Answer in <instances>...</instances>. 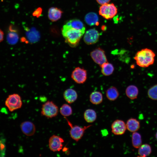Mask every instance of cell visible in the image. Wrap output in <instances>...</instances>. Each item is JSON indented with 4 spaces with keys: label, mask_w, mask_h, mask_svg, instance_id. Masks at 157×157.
I'll return each instance as SVG.
<instances>
[{
    "label": "cell",
    "mask_w": 157,
    "mask_h": 157,
    "mask_svg": "<svg viewBox=\"0 0 157 157\" xmlns=\"http://www.w3.org/2000/svg\"><path fill=\"white\" fill-rule=\"evenodd\" d=\"M62 33L66 42L72 47H75L78 45L84 33L81 31L66 24L63 27Z\"/></svg>",
    "instance_id": "1"
},
{
    "label": "cell",
    "mask_w": 157,
    "mask_h": 157,
    "mask_svg": "<svg viewBox=\"0 0 157 157\" xmlns=\"http://www.w3.org/2000/svg\"><path fill=\"white\" fill-rule=\"evenodd\" d=\"M156 54L152 50L143 49L138 51L134 57L137 65L142 67H147L153 64Z\"/></svg>",
    "instance_id": "2"
},
{
    "label": "cell",
    "mask_w": 157,
    "mask_h": 157,
    "mask_svg": "<svg viewBox=\"0 0 157 157\" xmlns=\"http://www.w3.org/2000/svg\"><path fill=\"white\" fill-rule=\"evenodd\" d=\"M22 103L21 97L14 93L9 95L5 101V105L10 112L20 108Z\"/></svg>",
    "instance_id": "3"
},
{
    "label": "cell",
    "mask_w": 157,
    "mask_h": 157,
    "mask_svg": "<svg viewBox=\"0 0 157 157\" xmlns=\"http://www.w3.org/2000/svg\"><path fill=\"white\" fill-rule=\"evenodd\" d=\"M58 112V108L53 101H48L42 106L41 114L47 117L51 118L56 116Z\"/></svg>",
    "instance_id": "4"
},
{
    "label": "cell",
    "mask_w": 157,
    "mask_h": 157,
    "mask_svg": "<svg viewBox=\"0 0 157 157\" xmlns=\"http://www.w3.org/2000/svg\"><path fill=\"white\" fill-rule=\"evenodd\" d=\"M66 119L71 128L69 131L70 136L76 142L82 138L85 130L92 126V125H90L81 127L77 125L73 126L68 119L66 118Z\"/></svg>",
    "instance_id": "5"
},
{
    "label": "cell",
    "mask_w": 157,
    "mask_h": 157,
    "mask_svg": "<svg viewBox=\"0 0 157 157\" xmlns=\"http://www.w3.org/2000/svg\"><path fill=\"white\" fill-rule=\"evenodd\" d=\"M99 15L106 19L113 18L117 13V9L113 3L101 5L99 8Z\"/></svg>",
    "instance_id": "6"
},
{
    "label": "cell",
    "mask_w": 157,
    "mask_h": 157,
    "mask_svg": "<svg viewBox=\"0 0 157 157\" xmlns=\"http://www.w3.org/2000/svg\"><path fill=\"white\" fill-rule=\"evenodd\" d=\"M90 56L94 61L100 66L108 62L105 51L100 48H97L92 51L90 53Z\"/></svg>",
    "instance_id": "7"
},
{
    "label": "cell",
    "mask_w": 157,
    "mask_h": 157,
    "mask_svg": "<svg viewBox=\"0 0 157 157\" xmlns=\"http://www.w3.org/2000/svg\"><path fill=\"white\" fill-rule=\"evenodd\" d=\"M87 72L85 69L77 67L72 71L71 78L76 83L83 84L84 83L87 79Z\"/></svg>",
    "instance_id": "8"
},
{
    "label": "cell",
    "mask_w": 157,
    "mask_h": 157,
    "mask_svg": "<svg viewBox=\"0 0 157 157\" xmlns=\"http://www.w3.org/2000/svg\"><path fill=\"white\" fill-rule=\"evenodd\" d=\"M64 142L63 138L58 135H53L49 139V148L53 152L60 151L62 148Z\"/></svg>",
    "instance_id": "9"
},
{
    "label": "cell",
    "mask_w": 157,
    "mask_h": 157,
    "mask_svg": "<svg viewBox=\"0 0 157 157\" xmlns=\"http://www.w3.org/2000/svg\"><path fill=\"white\" fill-rule=\"evenodd\" d=\"M99 36V34L97 30L95 29H91L85 32L83 37V40L87 44H92L97 42Z\"/></svg>",
    "instance_id": "10"
},
{
    "label": "cell",
    "mask_w": 157,
    "mask_h": 157,
    "mask_svg": "<svg viewBox=\"0 0 157 157\" xmlns=\"http://www.w3.org/2000/svg\"><path fill=\"white\" fill-rule=\"evenodd\" d=\"M112 132L116 135L123 134L126 131V124L124 121L117 119L112 123L111 126Z\"/></svg>",
    "instance_id": "11"
},
{
    "label": "cell",
    "mask_w": 157,
    "mask_h": 157,
    "mask_svg": "<svg viewBox=\"0 0 157 157\" xmlns=\"http://www.w3.org/2000/svg\"><path fill=\"white\" fill-rule=\"evenodd\" d=\"M20 127L22 133L28 136L33 135L36 131L35 125L30 121H26L22 122L20 124Z\"/></svg>",
    "instance_id": "12"
},
{
    "label": "cell",
    "mask_w": 157,
    "mask_h": 157,
    "mask_svg": "<svg viewBox=\"0 0 157 157\" xmlns=\"http://www.w3.org/2000/svg\"><path fill=\"white\" fill-rule=\"evenodd\" d=\"M63 97L65 100L69 104L74 102L77 99V94L74 90L69 88L66 90L63 93Z\"/></svg>",
    "instance_id": "13"
},
{
    "label": "cell",
    "mask_w": 157,
    "mask_h": 157,
    "mask_svg": "<svg viewBox=\"0 0 157 157\" xmlns=\"http://www.w3.org/2000/svg\"><path fill=\"white\" fill-rule=\"evenodd\" d=\"M63 12L60 9L56 7H51L48 12V17L52 22L56 21L61 17Z\"/></svg>",
    "instance_id": "14"
},
{
    "label": "cell",
    "mask_w": 157,
    "mask_h": 157,
    "mask_svg": "<svg viewBox=\"0 0 157 157\" xmlns=\"http://www.w3.org/2000/svg\"><path fill=\"white\" fill-rule=\"evenodd\" d=\"M126 125L127 130L132 133L138 131L140 127L139 122L134 118L129 119L126 122Z\"/></svg>",
    "instance_id": "15"
},
{
    "label": "cell",
    "mask_w": 157,
    "mask_h": 157,
    "mask_svg": "<svg viewBox=\"0 0 157 157\" xmlns=\"http://www.w3.org/2000/svg\"><path fill=\"white\" fill-rule=\"evenodd\" d=\"M125 93L126 96L130 99L133 100L136 99L139 93V90L137 86L130 85L126 88Z\"/></svg>",
    "instance_id": "16"
},
{
    "label": "cell",
    "mask_w": 157,
    "mask_h": 157,
    "mask_svg": "<svg viewBox=\"0 0 157 157\" xmlns=\"http://www.w3.org/2000/svg\"><path fill=\"white\" fill-rule=\"evenodd\" d=\"M10 31L7 36V40L9 44H14L17 43L19 39V36L15 30L13 29L10 26Z\"/></svg>",
    "instance_id": "17"
},
{
    "label": "cell",
    "mask_w": 157,
    "mask_h": 157,
    "mask_svg": "<svg viewBox=\"0 0 157 157\" xmlns=\"http://www.w3.org/2000/svg\"><path fill=\"white\" fill-rule=\"evenodd\" d=\"M119 95V92L117 88L114 86H111L106 90V95L107 99L111 101L116 100Z\"/></svg>",
    "instance_id": "18"
},
{
    "label": "cell",
    "mask_w": 157,
    "mask_h": 157,
    "mask_svg": "<svg viewBox=\"0 0 157 157\" xmlns=\"http://www.w3.org/2000/svg\"><path fill=\"white\" fill-rule=\"evenodd\" d=\"M103 97L102 93L100 92L95 91L91 93L90 96V100L92 104L98 105L103 101Z\"/></svg>",
    "instance_id": "19"
},
{
    "label": "cell",
    "mask_w": 157,
    "mask_h": 157,
    "mask_svg": "<svg viewBox=\"0 0 157 157\" xmlns=\"http://www.w3.org/2000/svg\"><path fill=\"white\" fill-rule=\"evenodd\" d=\"M85 20L86 23L90 26L98 24L99 18L97 14L93 12L88 13L85 16Z\"/></svg>",
    "instance_id": "20"
},
{
    "label": "cell",
    "mask_w": 157,
    "mask_h": 157,
    "mask_svg": "<svg viewBox=\"0 0 157 157\" xmlns=\"http://www.w3.org/2000/svg\"><path fill=\"white\" fill-rule=\"evenodd\" d=\"M66 24L85 33V28L83 23L79 20L73 19L70 20Z\"/></svg>",
    "instance_id": "21"
},
{
    "label": "cell",
    "mask_w": 157,
    "mask_h": 157,
    "mask_svg": "<svg viewBox=\"0 0 157 157\" xmlns=\"http://www.w3.org/2000/svg\"><path fill=\"white\" fill-rule=\"evenodd\" d=\"M83 116L85 120L89 123L94 122L97 117L96 113L95 110L91 109L86 110L84 113Z\"/></svg>",
    "instance_id": "22"
},
{
    "label": "cell",
    "mask_w": 157,
    "mask_h": 157,
    "mask_svg": "<svg viewBox=\"0 0 157 157\" xmlns=\"http://www.w3.org/2000/svg\"><path fill=\"white\" fill-rule=\"evenodd\" d=\"M100 67L101 68V72L105 76H109L113 73L114 68L113 65L108 62L102 65Z\"/></svg>",
    "instance_id": "23"
},
{
    "label": "cell",
    "mask_w": 157,
    "mask_h": 157,
    "mask_svg": "<svg viewBox=\"0 0 157 157\" xmlns=\"http://www.w3.org/2000/svg\"><path fill=\"white\" fill-rule=\"evenodd\" d=\"M151 148L150 145L147 144H142L138 148V154L140 156L145 157L149 156L151 153Z\"/></svg>",
    "instance_id": "24"
},
{
    "label": "cell",
    "mask_w": 157,
    "mask_h": 157,
    "mask_svg": "<svg viewBox=\"0 0 157 157\" xmlns=\"http://www.w3.org/2000/svg\"><path fill=\"white\" fill-rule=\"evenodd\" d=\"M132 143L133 147L138 149L142 144V140L141 135L138 133L133 132L132 135Z\"/></svg>",
    "instance_id": "25"
},
{
    "label": "cell",
    "mask_w": 157,
    "mask_h": 157,
    "mask_svg": "<svg viewBox=\"0 0 157 157\" xmlns=\"http://www.w3.org/2000/svg\"><path fill=\"white\" fill-rule=\"evenodd\" d=\"M60 112L62 115L64 117H67L71 115L72 113L71 107L69 105L63 104L60 108Z\"/></svg>",
    "instance_id": "26"
},
{
    "label": "cell",
    "mask_w": 157,
    "mask_h": 157,
    "mask_svg": "<svg viewBox=\"0 0 157 157\" xmlns=\"http://www.w3.org/2000/svg\"><path fill=\"white\" fill-rule=\"evenodd\" d=\"M147 95L150 99L157 100V84L153 85L148 89Z\"/></svg>",
    "instance_id": "27"
},
{
    "label": "cell",
    "mask_w": 157,
    "mask_h": 157,
    "mask_svg": "<svg viewBox=\"0 0 157 157\" xmlns=\"http://www.w3.org/2000/svg\"><path fill=\"white\" fill-rule=\"evenodd\" d=\"M27 31V35L28 39L31 40V41H33V40H34V38H35L36 40L37 39L36 38L38 39L39 37L38 33L35 29H32Z\"/></svg>",
    "instance_id": "28"
},
{
    "label": "cell",
    "mask_w": 157,
    "mask_h": 157,
    "mask_svg": "<svg viewBox=\"0 0 157 157\" xmlns=\"http://www.w3.org/2000/svg\"><path fill=\"white\" fill-rule=\"evenodd\" d=\"M6 140L5 139L0 138V156H4L6 150Z\"/></svg>",
    "instance_id": "29"
},
{
    "label": "cell",
    "mask_w": 157,
    "mask_h": 157,
    "mask_svg": "<svg viewBox=\"0 0 157 157\" xmlns=\"http://www.w3.org/2000/svg\"><path fill=\"white\" fill-rule=\"evenodd\" d=\"M97 3L101 5L108 3L110 0H96Z\"/></svg>",
    "instance_id": "30"
},
{
    "label": "cell",
    "mask_w": 157,
    "mask_h": 157,
    "mask_svg": "<svg viewBox=\"0 0 157 157\" xmlns=\"http://www.w3.org/2000/svg\"><path fill=\"white\" fill-rule=\"evenodd\" d=\"M4 33L3 31L0 28V42H2L4 39Z\"/></svg>",
    "instance_id": "31"
},
{
    "label": "cell",
    "mask_w": 157,
    "mask_h": 157,
    "mask_svg": "<svg viewBox=\"0 0 157 157\" xmlns=\"http://www.w3.org/2000/svg\"><path fill=\"white\" fill-rule=\"evenodd\" d=\"M155 137L156 138V139L157 140V131L156 132L155 135Z\"/></svg>",
    "instance_id": "32"
}]
</instances>
